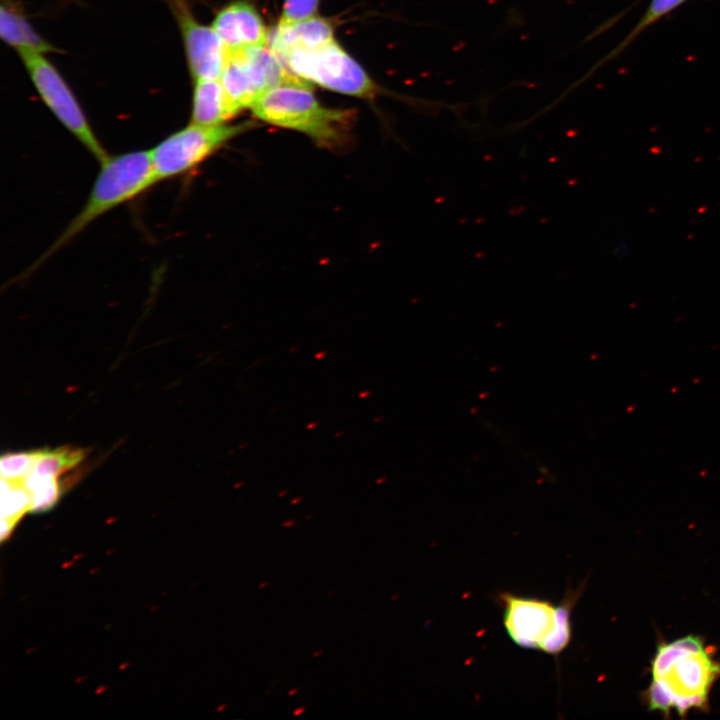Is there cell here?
<instances>
[{
	"mask_svg": "<svg viewBox=\"0 0 720 720\" xmlns=\"http://www.w3.org/2000/svg\"><path fill=\"white\" fill-rule=\"evenodd\" d=\"M650 672L652 681L645 692L649 710L683 715L707 708L720 678V662L701 637L689 635L658 645Z\"/></svg>",
	"mask_w": 720,
	"mask_h": 720,
	"instance_id": "6da1fadb",
	"label": "cell"
},
{
	"mask_svg": "<svg viewBox=\"0 0 720 720\" xmlns=\"http://www.w3.org/2000/svg\"><path fill=\"white\" fill-rule=\"evenodd\" d=\"M251 110L266 123L303 133L320 148L343 151L352 142L355 112L321 105L306 82L268 90Z\"/></svg>",
	"mask_w": 720,
	"mask_h": 720,
	"instance_id": "7a4b0ae2",
	"label": "cell"
},
{
	"mask_svg": "<svg viewBox=\"0 0 720 720\" xmlns=\"http://www.w3.org/2000/svg\"><path fill=\"white\" fill-rule=\"evenodd\" d=\"M100 166L84 206L34 267L52 256L93 221L133 200L159 182L150 150L108 155L100 162Z\"/></svg>",
	"mask_w": 720,
	"mask_h": 720,
	"instance_id": "3957f363",
	"label": "cell"
},
{
	"mask_svg": "<svg viewBox=\"0 0 720 720\" xmlns=\"http://www.w3.org/2000/svg\"><path fill=\"white\" fill-rule=\"evenodd\" d=\"M254 127L255 123L251 121L219 125L191 122L150 149L158 180L177 177L193 170L229 141Z\"/></svg>",
	"mask_w": 720,
	"mask_h": 720,
	"instance_id": "277c9868",
	"label": "cell"
},
{
	"mask_svg": "<svg viewBox=\"0 0 720 720\" xmlns=\"http://www.w3.org/2000/svg\"><path fill=\"white\" fill-rule=\"evenodd\" d=\"M298 78L346 95L368 98L376 85L363 68L335 41L296 48L279 57Z\"/></svg>",
	"mask_w": 720,
	"mask_h": 720,
	"instance_id": "5b68a950",
	"label": "cell"
},
{
	"mask_svg": "<svg viewBox=\"0 0 720 720\" xmlns=\"http://www.w3.org/2000/svg\"><path fill=\"white\" fill-rule=\"evenodd\" d=\"M219 79L240 110L251 108L265 92L276 86L306 82L293 75L267 46L228 50Z\"/></svg>",
	"mask_w": 720,
	"mask_h": 720,
	"instance_id": "8992f818",
	"label": "cell"
},
{
	"mask_svg": "<svg viewBox=\"0 0 720 720\" xmlns=\"http://www.w3.org/2000/svg\"><path fill=\"white\" fill-rule=\"evenodd\" d=\"M41 99L60 123L99 161L109 154L92 130L84 111L58 70L43 53L18 51Z\"/></svg>",
	"mask_w": 720,
	"mask_h": 720,
	"instance_id": "52a82bcc",
	"label": "cell"
},
{
	"mask_svg": "<svg viewBox=\"0 0 720 720\" xmlns=\"http://www.w3.org/2000/svg\"><path fill=\"white\" fill-rule=\"evenodd\" d=\"M180 27L194 80L219 79L228 49L215 29L199 23L186 0H168Z\"/></svg>",
	"mask_w": 720,
	"mask_h": 720,
	"instance_id": "ba28073f",
	"label": "cell"
},
{
	"mask_svg": "<svg viewBox=\"0 0 720 720\" xmlns=\"http://www.w3.org/2000/svg\"><path fill=\"white\" fill-rule=\"evenodd\" d=\"M504 626L514 643L525 649H539L554 627L556 607L551 602L505 593Z\"/></svg>",
	"mask_w": 720,
	"mask_h": 720,
	"instance_id": "9c48e42d",
	"label": "cell"
},
{
	"mask_svg": "<svg viewBox=\"0 0 720 720\" xmlns=\"http://www.w3.org/2000/svg\"><path fill=\"white\" fill-rule=\"evenodd\" d=\"M212 27L228 50L267 46L269 31L256 8L247 1L238 0L223 7Z\"/></svg>",
	"mask_w": 720,
	"mask_h": 720,
	"instance_id": "30bf717a",
	"label": "cell"
},
{
	"mask_svg": "<svg viewBox=\"0 0 720 720\" xmlns=\"http://www.w3.org/2000/svg\"><path fill=\"white\" fill-rule=\"evenodd\" d=\"M334 40L331 24L311 17L291 24H279L268 32L267 47L281 57L296 48H311Z\"/></svg>",
	"mask_w": 720,
	"mask_h": 720,
	"instance_id": "8fae6325",
	"label": "cell"
},
{
	"mask_svg": "<svg viewBox=\"0 0 720 720\" xmlns=\"http://www.w3.org/2000/svg\"><path fill=\"white\" fill-rule=\"evenodd\" d=\"M241 111L228 96L220 79L195 81L191 122L203 125L225 124Z\"/></svg>",
	"mask_w": 720,
	"mask_h": 720,
	"instance_id": "7c38bea8",
	"label": "cell"
},
{
	"mask_svg": "<svg viewBox=\"0 0 720 720\" xmlns=\"http://www.w3.org/2000/svg\"><path fill=\"white\" fill-rule=\"evenodd\" d=\"M1 38L17 51L32 50L40 53L55 52L56 49L32 28L23 14L3 1L0 9Z\"/></svg>",
	"mask_w": 720,
	"mask_h": 720,
	"instance_id": "4fadbf2b",
	"label": "cell"
},
{
	"mask_svg": "<svg viewBox=\"0 0 720 720\" xmlns=\"http://www.w3.org/2000/svg\"><path fill=\"white\" fill-rule=\"evenodd\" d=\"M85 456L86 450L70 446L39 450L32 471L58 477L80 464Z\"/></svg>",
	"mask_w": 720,
	"mask_h": 720,
	"instance_id": "5bb4252c",
	"label": "cell"
},
{
	"mask_svg": "<svg viewBox=\"0 0 720 720\" xmlns=\"http://www.w3.org/2000/svg\"><path fill=\"white\" fill-rule=\"evenodd\" d=\"M30 494L29 512H43L50 509L61 494L57 477L31 471L23 480Z\"/></svg>",
	"mask_w": 720,
	"mask_h": 720,
	"instance_id": "9a60e30c",
	"label": "cell"
},
{
	"mask_svg": "<svg viewBox=\"0 0 720 720\" xmlns=\"http://www.w3.org/2000/svg\"><path fill=\"white\" fill-rule=\"evenodd\" d=\"M30 494L23 481L1 478V520L15 527L21 517L29 511Z\"/></svg>",
	"mask_w": 720,
	"mask_h": 720,
	"instance_id": "2e32d148",
	"label": "cell"
},
{
	"mask_svg": "<svg viewBox=\"0 0 720 720\" xmlns=\"http://www.w3.org/2000/svg\"><path fill=\"white\" fill-rule=\"evenodd\" d=\"M577 597H568L556 607L554 627L540 646V650L552 655L562 652L571 639L570 613Z\"/></svg>",
	"mask_w": 720,
	"mask_h": 720,
	"instance_id": "e0dca14e",
	"label": "cell"
},
{
	"mask_svg": "<svg viewBox=\"0 0 720 720\" xmlns=\"http://www.w3.org/2000/svg\"><path fill=\"white\" fill-rule=\"evenodd\" d=\"M38 451L13 452L2 455L0 459L1 478L23 481L32 471Z\"/></svg>",
	"mask_w": 720,
	"mask_h": 720,
	"instance_id": "ac0fdd59",
	"label": "cell"
},
{
	"mask_svg": "<svg viewBox=\"0 0 720 720\" xmlns=\"http://www.w3.org/2000/svg\"><path fill=\"white\" fill-rule=\"evenodd\" d=\"M318 5L319 0H285L279 24H291L314 17Z\"/></svg>",
	"mask_w": 720,
	"mask_h": 720,
	"instance_id": "d6986e66",
	"label": "cell"
},
{
	"mask_svg": "<svg viewBox=\"0 0 720 720\" xmlns=\"http://www.w3.org/2000/svg\"><path fill=\"white\" fill-rule=\"evenodd\" d=\"M683 1L684 0H653L648 12L644 15L643 19L640 21L634 32H639L644 27L656 21L658 18L675 8Z\"/></svg>",
	"mask_w": 720,
	"mask_h": 720,
	"instance_id": "ffe728a7",
	"label": "cell"
},
{
	"mask_svg": "<svg viewBox=\"0 0 720 720\" xmlns=\"http://www.w3.org/2000/svg\"><path fill=\"white\" fill-rule=\"evenodd\" d=\"M304 711H305V707H299V708H297V709L294 710L293 715H294V716H299V715L302 714Z\"/></svg>",
	"mask_w": 720,
	"mask_h": 720,
	"instance_id": "44dd1931",
	"label": "cell"
},
{
	"mask_svg": "<svg viewBox=\"0 0 720 720\" xmlns=\"http://www.w3.org/2000/svg\"><path fill=\"white\" fill-rule=\"evenodd\" d=\"M322 652H323L322 650H318V651H316L315 653L312 654V657H318L319 655L322 654Z\"/></svg>",
	"mask_w": 720,
	"mask_h": 720,
	"instance_id": "7402d4cb",
	"label": "cell"
},
{
	"mask_svg": "<svg viewBox=\"0 0 720 720\" xmlns=\"http://www.w3.org/2000/svg\"><path fill=\"white\" fill-rule=\"evenodd\" d=\"M297 691H298V689H293V690H291V691L288 692V695H289V696H292L293 694L297 693Z\"/></svg>",
	"mask_w": 720,
	"mask_h": 720,
	"instance_id": "603a6c76",
	"label": "cell"
},
{
	"mask_svg": "<svg viewBox=\"0 0 720 720\" xmlns=\"http://www.w3.org/2000/svg\"><path fill=\"white\" fill-rule=\"evenodd\" d=\"M268 583H269L268 581L262 582L258 587L263 588V587L267 586Z\"/></svg>",
	"mask_w": 720,
	"mask_h": 720,
	"instance_id": "cb8c5ba5",
	"label": "cell"
},
{
	"mask_svg": "<svg viewBox=\"0 0 720 720\" xmlns=\"http://www.w3.org/2000/svg\"><path fill=\"white\" fill-rule=\"evenodd\" d=\"M292 524H294L293 521L292 522L287 521V522L282 523L283 526H291Z\"/></svg>",
	"mask_w": 720,
	"mask_h": 720,
	"instance_id": "d4e9b609",
	"label": "cell"
}]
</instances>
